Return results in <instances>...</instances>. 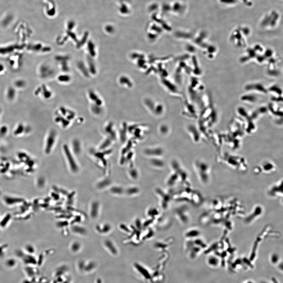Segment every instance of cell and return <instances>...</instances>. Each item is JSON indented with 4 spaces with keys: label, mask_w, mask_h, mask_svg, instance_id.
I'll use <instances>...</instances> for the list:
<instances>
[{
    "label": "cell",
    "mask_w": 283,
    "mask_h": 283,
    "mask_svg": "<svg viewBox=\"0 0 283 283\" xmlns=\"http://www.w3.org/2000/svg\"><path fill=\"white\" fill-rule=\"evenodd\" d=\"M99 208L100 204L98 202L95 201L92 204L90 208V214L92 218H96L98 216Z\"/></svg>",
    "instance_id": "1"
},
{
    "label": "cell",
    "mask_w": 283,
    "mask_h": 283,
    "mask_svg": "<svg viewBox=\"0 0 283 283\" xmlns=\"http://www.w3.org/2000/svg\"><path fill=\"white\" fill-rule=\"evenodd\" d=\"M97 230H98V231L100 232V233H101L107 234V233H109V232L111 231V227L109 224L106 223L103 225L102 228H101L100 226H97Z\"/></svg>",
    "instance_id": "2"
},
{
    "label": "cell",
    "mask_w": 283,
    "mask_h": 283,
    "mask_svg": "<svg viewBox=\"0 0 283 283\" xmlns=\"http://www.w3.org/2000/svg\"><path fill=\"white\" fill-rule=\"evenodd\" d=\"M72 230L74 233L80 235H85L87 232L86 229L84 227L78 226H75L73 227Z\"/></svg>",
    "instance_id": "3"
},
{
    "label": "cell",
    "mask_w": 283,
    "mask_h": 283,
    "mask_svg": "<svg viewBox=\"0 0 283 283\" xmlns=\"http://www.w3.org/2000/svg\"><path fill=\"white\" fill-rule=\"evenodd\" d=\"M105 245L106 247L109 250H111V252H115V247L112 241L109 240H107L105 241Z\"/></svg>",
    "instance_id": "4"
},
{
    "label": "cell",
    "mask_w": 283,
    "mask_h": 283,
    "mask_svg": "<svg viewBox=\"0 0 283 283\" xmlns=\"http://www.w3.org/2000/svg\"><path fill=\"white\" fill-rule=\"evenodd\" d=\"M208 262L210 265L216 266L219 262V260L216 257H211L209 259Z\"/></svg>",
    "instance_id": "5"
},
{
    "label": "cell",
    "mask_w": 283,
    "mask_h": 283,
    "mask_svg": "<svg viewBox=\"0 0 283 283\" xmlns=\"http://www.w3.org/2000/svg\"><path fill=\"white\" fill-rule=\"evenodd\" d=\"M80 244L78 242H75L71 245V249L74 251L78 250L80 248Z\"/></svg>",
    "instance_id": "6"
},
{
    "label": "cell",
    "mask_w": 283,
    "mask_h": 283,
    "mask_svg": "<svg viewBox=\"0 0 283 283\" xmlns=\"http://www.w3.org/2000/svg\"><path fill=\"white\" fill-rule=\"evenodd\" d=\"M111 192L114 194H121L122 192H121V189L118 187H113L111 189Z\"/></svg>",
    "instance_id": "7"
},
{
    "label": "cell",
    "mask_w": 283,
    "mask_h": 283,
    "mask_svg": "<svg viewBox=\"0 0 283 283\" xmlns=\"http://www.w3.org/2000/svg\"><path fill=\"white\" fill-rule=\"evenodd\" d=\"M278 259H279V257H278V255H277V254H273L272 255V257H271V261L272 263L274 264H275V263L277 262L278 260Z\"/></svg>",
    "instance_id": "8"
},
{
    "label": "cell",
    "mask_w": 283,
    "mask_h": 283,
    "mask_svg": "<svg viewBox=\"0 0 283 283\" xmlns=\"http://www.w3.org/2000/svg\"><path fill=\"white\" fill-rule=\"evenodd\" d=\"M244 262H245V263H246V264H247V265H249V266H250V267L251 268H253L252 265V264H250V262H249V261H248L247 260V259H244Z\"/></svg>",
    "instance_id": "9"
},
{
    "label": "cell",
    "mask_w": 283,
    "mask_h": 283,
    "mask_svg": "<svg viewBox=\"0 0 283 283\" xmlns=\"http://www.w3.org/2000/svg\"><path fill=\"white\" fill-rule=\"evenodd\" d=\"M272 282H273L274 283H278V282H277V280H276L275 278H272Z\"/></svg>",
    "instance_id": "10"
},
{
    "label": "cell",
    "mask_w": 283,
    "mask_h": 283,
    "mask_svg": "<svg viewBox=\"0 0 283 283\" xmlns=\"http://www.w3.org/2000/svg\"><path fill=\"white\" fill-rule=\"evenodd\" d=\"M252 283V282H248V283Z\"/></svg>",
    "instance_id": "11"
},
{
    "label": "cell",
    "mask_w": 283,
    "mask_h": 283,
    "mask_svg": "<svg viewBox=\"0 0 283 283\" xmlns=\"http://www.w3.org/2000/svg\"><path fill=\"white\" fill-rule=\"evenodd\" d=\"M265 283V282H263V283Z\"/></svg>",
    "instance_id": "12"
}]
</instances>
